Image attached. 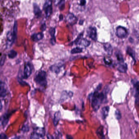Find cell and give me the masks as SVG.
Segmentation results:
<instances>
[{
  "label": "cell",
  "mask_w": 139,
  "mask_h": 139,
  "mask_svg": "<svg viewBox=\"0 0 139 139\" xmlns=\"http://www.w3.org/2000/svg\"><path fill=\"white\" fill-rule=\"evenodd\" d=\"M116 35L120 39H124L127 37L128 31L125 27L122 26H118L116 28Z\"/></svg>",
  "instance_id": "cell-4"
},
{
  "label": "cell",
  "mask_w": 139,
  "mask_h": 139,
  "mask_svg": "<svg viewBox=\"0 0 139 139\" xmlns=\"http://www.w3.org/2000/svg\"><path fill=\"white\" fill-rule=\"evenodd\" d=\"M44 10L45 11L46 16L48 18L51 16L52 13V7L51 0H46L44 5Z\"/></svg>",
  "instance_id": "cell-5"
},
{
  "label": "cell",
  "mask_w": 139,
  "mask_h": 139,
  "mask_svg": "<svg viewBox=\"0 0 139 139\" xmlns=\"http://www.w3.org/2000/svg\"><path fill=\"white\" fill-rule=\"evenodd\" d=\"M104 61L105 62V64H110L112 63V61L111 60L107 58H105Z\"/></svg>",
  "instance_id": "cell-32"
},
{
  "label": "cell",
  "mask_w": 139,
  "mask_h": 139,
  "mask_svg": "<svg viewBox=\"0 0 139 139\" xmlns=\"http://www.w3.org/2000/svg\"><path fill=\"white\" fill-rule=\"evenodd\" d=\"M7 92V90L5 87V84L1 81V87H0V95L1 98L5 97L6 96Z\"/></svg>",
  "instance_id": "cell-11"
},
{
  "label": "cell",
  "mask_w": 139,
  "mask_h": 139,
  "mask_svg": "<svg viewBox=\"0 0 139 139\" xmlns=\"http://www.w3.org/2000/svg\"><path fill=\"white\" fill-rule=\"evenodd\" d=\"M103 127H100L97 129L96 131V133L100 138H104V135L103 133Z\"/></svg>",
  "instance_id": "cell-24"
},
{
  "label": "cell",
  "mask_w": 139,
  "mask_h": 139,
  "mask_svg": "<svg viewBox=\"0 0 139 139\" xmlns=\"http://www.w3.org/2000/svg\"><path fill=\"white\" fill-rule=\"evenodd\" d=\"M118 70L121 73H125L127 72V64L124 62H120L117 66Z\"/></svg>",
  "instance_id": "cell-12"
},
{
  "label": "cell",
  "mask_w": 139,
  "mask_h": 139,
  "mask_svg": "<svg viewBox=\"0 0 139 139\" xmlns=\"http://www.w3.org/2000/svg\"><path fill=\"white\" fill-rule=\"evenodd\" d=\"M134 86L136 90V96L139 99V82H137L135 83Z\"/></svg>",
  "instance_id": "cell-29"
},
{
  "label": "cell",
  "mask_w": 139,
  "mask_h": 139,
  "mask_svg": "<svg viewBox=\"0 0 139 139\" xmlns=\"http://www.w3.org/2000/svg\"><path fill=\"white\" fill-rule=\"evenodd\" d=\"M56 29L54 28H51L49 30V33L51 36V43L52 45H54L56 43V39L55 37Z\"/></svg>",
  "instance_id": "cell-15"
},
{
  "label": "cell",
  "mask_w": 139,
  "mask_h": 139,
  "mask_svg": "<svg viewBox=\"0 0 139 139\" xmlns=\"http://www.w3.org/2000/svg\"><path fill=\"white\" fill-rule=\"evenodd\" d=\"M89 35L92 40L96 41L97 39V33L96 27H91L89 28Z\"/></svg>",
  "instance_id": "cell-10"
},
{
  "label": "cell",
  "mask_w": 139,
  "mask_h": 139,
  "mask_svg": "<svg viewBox=\"0 0 139 139\" xmlns=\"http://www.w3.org/2000/svg\"><path fill=\"white\" fill-rule=\"evenodd\" d=\"M66 19L68 23L71 24V25H75L77 23L78 21V19L76 16L72 13L68 14L66 16Z\"/></svg>",
  "instance_id": "cell-9"
},
{
  "label": "cell",
  "mask_w": 139,
  "mask_h": 139,
  "mask_svg": "<svg viewBox=\"0 0 139 139\" xmlns=\"http://www.w3.org/2000/svg\"><path fill=\"white\" fill-rule=\"evenodd\" d=\"M7 137L6 135L4 133H1V139H7Z\"/></svg>",
  "instance_id": "cell-34"
},
{
  "label": "cell",
  "mask_w": 139,
  "mask_h": 139,
  "mask_svg": "<svg viewBox=\"0 0 139 139\" xmlns=\"http://www.w3.org/2000/svg\"><path fill=\"white\" fill-rule=\"evenodd\" d=\"M34 80L37 84L42 87H45L47 85V74L45 71H40L34 78Z\"/></svg>",
  "instance_id": "cell-2"
},
{
  "label": "cell",
  "mask_w": 139,
  "mask_h": 139,
  "mask_svg": "<svg viewBox=\"0 0 139 139\" xmlns=\"http://www.w3.org/2000/svg\"><path fill=\"white\" fill-rule=\"evenodd\" d=\"M75 42L76 45H80L84 47H88L90 45V42L86 39H81L80 36L76 39Z\"/></svg>",
  "instance_id": "cell-8"
},
{
  "label": "cell",
  "mask_w": 139,
  "mask_h": 139,
  "mask_svg": "<svg viewBox=\"0 0 139 139\" xmlns=\"http://www.w3.org/2000/svg\"><path fill=\"white\" fill-rule=\"evenodd\" d=\"M62 67V65L61 64H55L50 67V70L51 72L54 73L58 74L60 72Z\"/></svg>",
  "instance_id": "cell-13"
},
{
  "label": "cell",
  "mask_w": 139,
  "mask_h": 139,
  "mask_svg": "<svg viewBox=\"0 0 139 139\" xmlns=\"http://www.w3.org/2000/svg\"><path fill=\"white\" fill-rule=\"evenodd\" d=\"M62 96L61 98V100H62V102L63 101L65 100L68 98L70 97H72L73 96V93L71 91H70L68 92H67L66 91H64L62 93Z\"/></svg>",
  "instance_id": "cell-21"
},
{
  "label": "cell",
  "mask_w": 139,
  "mask_h": 139,
  "mask_svg": "<svg viewBox=\"0 0 139 139\" xmlns=\"http://www.w3.org/2000/svg\"><path fill=\"white\" fill-rule=\"evenodd\" d=\"M115 116L117 120H119L121 118V114L119 110H117L115 111Z\"/></svg>",
  "instance_id": "cell-30"
},
{
  "label": "cell",
  "mask_w": 139,
  "mask_h": 139,
  "mask_svg": "<svg viewBox=\"0 0 139 139\" xmlns=\"http://www.w3.org/2000/svg\"><path fill=\"white\" fill-rule=\"evenodd\" d=\"M7 39L6 47L7 49H9L10 48L15 41L13 38L12 31H9L7 33Z\"/></svg>",
  "instance_id": "cell-7"
},
{
  "label": "cell",
  "mask_w": 139,
  "mask_h": 139,
  "mask_svg": "<svg viewBox=\"0 0 139 139\" xmlns=\"http://www.w3.org/2000/svg\"><path fill=\"white\" fill-rule=\"evenodd\" d=\"M127 52L129 55H130V56L132 57V58L134 60H135V55L134 51H133L131 48H130V47H128L127 49Z\"/></svg>",
  "instance_id": "cell-27"
},
{
  "label": "cell",
  "mask_w": 139,
  "mask_h": 139,
  "mask_svg": "<svg viewBox=\"0 0 139 139\" xmlns=\"http://www.w3.org/2000/svg\"><path fill=\"white\" fill-rule=\"evenodd\" d=\"M103 46H104L105 50L108 53V54L111 55L112 54V52H113V49H112L111 45L108 43H106L104 44Z\"/></svg>",
  "instance_id": "cell-20"
},
{
  "label": "cell",
  "mask_w": 139,
  "mask_h": 139,
  "mask_svg": "<svg viewBox=\"0 0 139 139\" xmlns=\"http://www.w3.org/2000/svg\"><path fill=\"white\" fill-rule=\"evenodd\" d=\"M117 58L119 62H124L123 57L120 52H118L116 54Z\"/></svg>",
  "instance_id": "cell-28"
},
{
  "label": "cell",
  "mask_w": 139,
  "mask_h": 139,
  "mask_svg": "<svg viewBox=\"0 0 139 139\" xmlns=\"http://www.w3.org/2000/svg\"><path fill=\"white\" fill-rule=\"evenodd\" d=\"M45 135V131L44 128L37 127L31 133L30 138L31 139H42Z\"/></svg>",
  "instance_id": "cell-3"
},
{
  "label": "cell",
  "mask_w": 139,
  "mask_h": 139,
  "mask_svg": "<svg viewBox=\"0 0 139 139\" xmlns=\"http://www.w3.org/2000/svg\"><path fill=\"white\" fill-rule=\"evenodd\" d=\"M63 15H60L59 16L60 20V21H62V20H63Z\"/></svg>",
  "instance_id": "cell-37"
},
{
  "label": "cell",
  "mask_w": 139,
  "mask_h": 139,
  "mask_svg": "<svg viewBox=\"0 0 139 139\" xmlns=\"http://www.w3.org/2000/svg\"><path fill=\"white\" fill-rule=\"evenodd\" d=\"M83 23V21L80 20V22H79V23H80V25H82V23Z\"/></svg>",
  "instance_id": "cell-38"
},
{
  "label": "cell",
  "mask_w": 139,
  "mask_h": 139,
  "mask_svg": "<svg viewBox=\"0 0 139 139\" xmlns=\"http://www.w3.org/2000/svg\"><path fill=\"white\" fill-rule=\"evenodd\" d=\"M109 107H108V106L102 108V111H101V113H102V118L104 119H105L107 117L108 114H109Z\"/></svg>",
  "instance_id": "cell-19"
},
{
  "label": "cell",
  "mask_w": 139,
  "mask_h": 139,
  "mask_svg": "<svg viewBox=\"0 0 139 139\" xmlns=\"http://www.w3.org/2000/svg\"><path fill=\"white\" fill-rule=\"evenodd\" d=\"M105 95L102 92L99 93L96 91L93 94L91 99V105L94 111H97L100 108V104L104 100Z\"/></svg>",
  "instance_id": "cell-1"
},
{
  "label": "cell",
  "mask_w": 139,
  "mask_h": 139,
  "mask_svg": "<svg viewBox=\"0 0 139 139\" xmlns=\"http://www.w3.org/2000/svg\"><path fill=\"white\" fill-rule=\"evenodd\" d=\"M41 29L43 31H44L46 29V25L45 23H43V24L41 25Z\"/></svg>",
  "instance_id": "cell-33"
},
{
  "label": "cell",
  "mask_w": 139,
  "mask_h": 139,
  "mask_svg": "<svg viewBox=\"0 0 139 139\" xmlns=\"http://www.w3.org/2000/svg\"><path fill=\"white\" fill-rule=\"evenodd\" d=\"M12 32L13 36L15 41H16V39L17 33V23L16 21H15L14 23L13 27V30Z\"/></svg>",
  "instance_id": "cell-23"
},
{
  "label": "cell",
  "mask_w": 139,
  "mask_h": 139,
  "mask_svg": "<svg viewBox=\"0 0 139 139\" xmlns=\"http://www.w3.org/2000/svg\"><path fill=\"white\" fill-rule=\"evenodd\" d=\"M86 3V0H80V5L82 6H84Z\"/></svg>",
  "instance_id": "cell-35"
},
{
  "label": "cell",
  "mask_w": 139,
  "mask_h": 139,
  "mask_svg": "<svg viewBox=\"0 0 139 139\" xmlns=\"http://www.w3.org/2000/svg\"><path fill=\"white\" fill-rule=\"evenodd\" d=\"M5 58L6 57L5 56H3L2 57H1V66H2L4 64L5 58Z\"/></svg>",
  "instance_id": "cell-31"
},
{
  "label": "cell",
  "mask_w": 139,
  "mask_h": 139,
  "mask_svg": "<svg viewBox=\"0 0 139 139\" xmlns=\"http://www.w3.org/2000/svg\"><path fill=\"white\" fill-rule=\"evenodd\" d=\"M33 12L37 18H39L41 15V11L39 6L36 4H33Z\"/></svg>",
  "instance_id": "cell-16"
},
{
  "label": "cell",
  "mask_w": 139,
  "mask_h": 139,
  "mask_svg": "<svg viewBox=\"0 0 139 139\" xmlns=\"http://www.w3.org/2000/svg\"><path fill=\"white\" fill-rule=\"evenodd\" d=\"M55 4L59 7L60 10L62 11L65 6V0H55Z\"/></svg>",
  "instance_id": "cell-17"
},
{
  "label": "cell",
  "mask_w": 139,
  "mask_h": 139,
  "mask_svg": "<svg viewBox=\"0 0 139 139\" xmlns=\"http://www.w3.org/2000/svg\"><path fill=\"white\" fill-rule=\"evenodd\" d=\"M82 52V49L80 47H76L75 48L72 49L71 51V54H73L80 53Z\"/></svg>",
  "instance_id": "cell-25"
},
{
  "label": "cell",
  "mask_w": 139,
  "mask_h": 139,
  "mask_svg": "<svg viewBox=\"0 0 139 139\" xmlns=\"http://www.w3.org/2000/svg\"><path fill=\"white\" fill-rule=\"evenodd\" d=\"M44 35L43 33H34L31 36V39L34 41H38L42 39L43 38Z\"/></svg>",
  "instance_id": "cell-14"
},
{
  "label": "cell",
  "mask_w": 139,
  "mask_h": 139,
  "mask_svg": "<svg viewBox=\"0 0 139 139\" xmlns=\"http://www.w3.org/2000/svg\"><path fill=\"white\" fill-rule=\"evenodd\" d=\"M60 116H61V115H60V112L59 111L56 112L55 113L54 119V124L55 126H56L57 124H58L60 119Z\"/></svg>",
  "instance_id": "cell-22"
},
{
  "label": "cell",
  "mask_w": 139,
  "mask_h": 139,
  "mask_svg": "<svg viewBox=\"0 0 139 139\" xmlns=\"http://www.w3.org/2000/svg\"><path fill=\"white\" fill-rule=\"evenodd\" d=\"M32 72V65L30 62H27L25 64L24 66V72L23 78L27 79L31 75Z\"/></svg>",
  "instance_id": "cell-6"
},
{
  "label": "cell",
  "mask_w": 139,
  "mask_h": 139,
  "mask_svg": "<svg viewBox=\"0 0 139 139\" xmlns=\"http://www.w3.org/2000/svg\"><path fill=\"white\" fill-rule=\"evenodd\" d=\"M9 119V115L7 114H5L1 117V123L3 126V127H5L7 125L8 123Z\"/></svg>",
  "instance_id": "cell-18"
},
{
  "label": "cell",
  "mask_w": 139,
  "mask_h": 139,
  "mask_svg": "<svg viewBox=\"0 0 139 139\" xmlns=\"http://www.w3.org/2000/svg\"><path fill=\"white\" fill-rule=\"evenodd\" d=\"M27 126H24V127H23L22 130H23V131H27V130H29L28 128L27 129Z\"/></svg>",
  "instance_id": "cell-36"
},
{
  "label": "cell",
  "mask_w": 139,
  "mask_h": 139,
  "mask_svg": "<svg viewBox=\"0 0 139 139\" xmlns=\"http://www.w3.org/2000/svg\"><path fill=\"white\" fill-rule=\"evenodd\" d=\"M17 53L16 51L14 50H11L9 53L8 56L9 58L13 59L17 56Z\"/></svg>",
  "instance_id": "cell-26"
}]
</instances>
